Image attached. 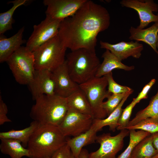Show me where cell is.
Listing matches in <instances>:
<instances>
[{
  "instance_id": "obj_38",
  "label": "cell",
  "mask_w": 158,
  "mask_h": 158,
  "mask_svg": "<svg viewBox=\"0 0 158 158\" xmlns=\"http://www.w3.org/2000/svg\"><path fill=\"white\" fill-rule=\"evenodd\" d=\"M71 158H74L73 156L72 155V153H71Z\"/></svg>"
},
{
  "instance_id": "obj_33",
  "label": "cell",
  "mask_w": 158,
  "mask_h": 158,
  "mask_svg": "<svg viewBox=\"0 0 158 158\" xmlns=\"http://www.w3.org/2000/svg\"><path fill=\"white\" fill-rule=\"evenodd\" d=\"M71 154L70 147L66 143L56 151L51 158H71Z\"/></svg>"
},
{
  "instance_id": "obj_36",
  "label": "cell",
  "mask_w": 158,
  "mask_h": 158,
  "mask_svg": "<svg viewBox=\"0 0 158 158\" xmlns=\"http://www.w3.org/2000/svg\"><path fill=\"white\" fill-rule=\"evenodd\" d=\"M89 153L86 149L83 148L78 158H88Z\"/></svg>"
},
{
  "instance_id": "obj_3",
  "label": "cell",
  "mask_w": 158,
  "mask_h": 158,
  "mask_svg": "<svg viewBox=\"0 0 158 158\" xmlns=\"http://www.w3.org/2000/svg\"><path fill=\"white\" fill-rule=\"evenodd\" d=\"M30 116L41 125L58 126L63 121L68 110L67 98L56 95H43L35 100Z\"/></svg>"
},
{
  "instance_id": "obj_23",
  "label": "cell",
  "mask_w": 158,
  "mask_h": 158,
  "mask_svg": "<svg viewBox=\"0 0 158 158\" xmlns=\"http://www.w3.org/2000/svg\"><path fill=\"white\" fill-rule=\"evenodd\" d=\"M67 99L69 108L93 117L90 104L85 94L80 88Z\"/></svg>"
},
{
  "instance_id": "obj_22",
  "label": "cell",
  "mask_w": 158,
  "mask_h": 158,
  "mask_svg": "<svg viewBox=\"0 0 158 158\" xmlns=\"http://www.w3.org/2000/svg\"><path fill=\"white\" fill-rule=\"evenodd\" d=\"M0 150L5 154L9 155L11 158H21L24 156L30 158L29 151L17 140L9 139H0Z\"/></svg>"
},
{
  "instance_id": "obj_11",
  "label": "cell",
  "mask_w": 158,
  "mask_h": 158,
  "mask_svg": "<svg viewBox=\"0 0 158 158\" xmlns=\"http://www.w3.org/2000/svg\"><path fill=\"white\" fill-rule=\"evenodd\" d=\"M87 0H44L46 16L61 21L73 15Z\"/></svg>"
},
{
  "instance_id": "obj_30",
  "label": "cell",
  "mask_w": 158,
  "mask_h": 158,
  "mask_svg": "<svg viewBox=\"0 0 158 158\" xmlns=\"http://www.w3.org/2000/svg\"><path fill=\"white\" fill-rule=\"evenodd\" d=\"M104 76L106 77L107 81L108 86L107 90L110 93L118 94L126 93L133 90L129 87L122 85L116 83L113 79L112 72L107 74Z\"/></svg>"
},
{
  "instance_id": "obj_40",
  "label": "cell",
  "mask_w": 158,
  "mask_h": 158,
  "mask_svg": "<svg viewBox=\"0 0 158 158\" xmlns=\"http://www.w3.org/2000/svg\"><path fill=\"white\" fill-rule=\"evenodd\" d=\"M157 15L158 16V13L157 14Z\"/></svg>"
},
{
  "instance_id": "obj_16",
  "label": "cell",
  "mask_w": 158,
  "mask_h": 158,
  "mask_svg": "<svg viewBox=\"0 0 158 158\" xmlns=\"http://www.w3.org/2000/svg\"><path fill=\"white\" fill-rule=\"evenodd\" d=\"M129 39L139 42H143L148 44L158 55L157 43L158 41V21L146 29H140L131 26L129 30Z\"/></svg>"
},
{
  "instance_id": "obj_27",
  "label": "cell",
  "mask_w": 158,
  "mask_h": 158,
  "mask_svg": "<svg viewBox=\"0 0 158 158\" xmlns=\"http://www.w3.org/2000/svg\"><path fill=\"white\" fill-rule=\"evenodd\" d=\"M130 140L126 149L116 158H130L131 153L136 145L142 140L151 134L143 130H129Z\"/></svg>"
},
{
  "instance_id": "obj_26",
  "label": "cell",
  "mask_w": 158,
  "mask_h": 158,
  "mask_svg": "<svg viewBox=\"0 0 158 158\" xmlns=\"http://www.w3.org/2000/svg\"><path fill=\"white\" fill-rule=\"evenodd\" d=\"M27 0H15L10 1L8 3H12L13 6L7 11L0 13V34L2 35L6 31L12 28L13 16L16 9L25 4Z\"/></svg>"
},
{
  "instance_id": "obj_35",
  "label": "cell",
  "mask_w": 158,
  "mask_h": 158,
  "mask_svg": "<svg viewBox=\"0 0 158 158\" xmlns=\"http://www.w3.org/2000/svg\"><path fill=\"white\" fill-rule=\"evenodd\" d=\"M152 143L154 147L158 153V132L152 134Z\"/></svg>"
},
{
  "instance_id": "obj_29",
  "label": "cell",
  "mask_w": 158,
  "mask_h": 158,
  "mask_svg": "<svg viewBox=\"0 0 158 158\" xmlns=\"http://www.w3.org/2000/svg\"><path fill=\"white\" fill-rule=\"evenodd\" d=\"M133 90L130 92L118 94H111L107 100L103 102L102 107L106 112L107 116L112 112L118 106L123 98L130 93H133Z\"/></svg>"
},
{
  "instance_id": "obj_1",
  "label": "cell",
  "mask_w": 158,
  "mask_h": 158,
  "mask_svg": "<svg viewBox=\"0 0 158 158\" xmlns=\"http://www.w3.org/2000/svg\"><path fill=\"white\" fill-rule=\"evenodd\" d=\"M110 21L105 7L87 0L73 15L61 21L58 35L63 45L71 51H95L97 35L109 28Z\"/></svg>"
},
{
  "instance_id": "obj_6",
  "label": "cell",
  "mask_w": 158,
  "mask_h": 158,
  "mask_svg": "<svg viewBox=\"0 0 158 158\" xmlns=\"http://www.w3.org/2000/svg\"><path fill=\"white\" fill-rule=\"evenodd\" d=\"M90 104L94 119H103L107 116L102 108L104 100L111 94L107 90L108 83L106 77H95L79 85Z\"/></svg>"
},
{
  "instance_id": "obj_10",
  "label": "cell",
  "mask_w": 158,
  "mask_h": 158,
  "mask_svg": "<svg viewBox=\"0 0 158 158\" xmlns=\"http://www.w3.org/2000/svg\"><path fill=\"white\" fill-rule=\"evenodd\" d=\"M61 21L47 16L40 24L33 26V30L26 47L33 52L40 46L57 36Z\"/></svg>"
},
{
  "instance_id": "obj_21",
  "label": "cell",
  "mask_w": 158,
  "mask_h": 158,
  "mask_svg": "<svg viewBox=\"0 0 158 158\" xmlns=\"http://www.w3.org/2000/svg\"><path fill=\"white\" fill-rule=\"evenodd\" d=\"M41 125L37 121H33L29 126L23 129L18 130L12 129L0 132V138L16 140L22 143L24 147H26L32 135Z\"/></svg>"
},
{
  "instance_id": "obj_32",
  "label": "cell",
  "mask_w": 158,
  "mask_h": 158,
  "mask_svg": "<svg viewBox=\"0 0 158 158\" xmlns=\"http://www.w3.org/2000/svg\"><path fill=\"white\" fill-rule=\"evenodd\" d=\"M156 80L155 79H152L143 87L141 91L139 93L137 97L133 99L137 104L142 99H147L148 93L151 88L155 83Z\"/></svg>"
},
{
  "instance_id": "obj_14",
  "label": "cell",
  "mask_w": 158,
  "mask_h": 158,
  "mask_svg": "<svg viewBox=\"0 0 158 158\" xmlns=\"http://www.w3.org/2000/svg\"><path fill=\"white\" fill-rule=\"evenodd\" d=\"M54 82L55 95L67 98L80 89L70 76L65 62L51 72Z\"/></svg>"
},
{
  "instance_id": "obj_39",
  "label": "cell",
  "mask_w": 158,
  "mask_h": 158,
  "mask_svg": "<svg viewBox=\"0 0 158 158\" xmlns=\"http://www.w3.org/2000/svg\"><path fill=\"white\" fill-rule=\"evenodd\" d=\"M156 46H157V49H158V41H157V42Z\"/></svg>"
},
{
  "instance_id": "obj_9",
  "label": "cell",
  "mask_w": 158,
  "mask_h": 158,
  "mask_svg": "<svg viewBox=\"0 0 158 158\" xmlns=\"http://www.w3.org/2000/svg\"><path fill=\"white\" fill-rule=\"evenodd\" d=\"M94 118L92 116L69 108L63 121L58 126L64 136L76 137L89 130Z\"/></svg>"
},
{
  "instance_id": "obj_37",
  "label": "cell",
  "mask_w": 158,
  "mask_h": 158,
  "mask_svg": "<svg viewBox=\"0 0 158 158\" xmlns=\"http://www.w3.org/2000/svg\"><path fill=\"white\" fill-rule=\"evenodd\" d=\"M152 158H158V153L153 157Z\"/></svg>"
},
{
  "instance_id": "obj_13",
  "label": "cell",
  "mask_w": 158,
  "mask_h": 158,
  "mask_svg": "<svg viewBox=\"0 0 158 158\" xmlns=\"http://www.w3.org/2000/svg\"><path fill=\"white\" fill-rule=\"evenodd\" d=\"M34 100L43 95H55V86L52 72L45 70H36L28 84Z\"/></svg>"
},
{
  "instance_id": "obj_24",
  "label": "cell",
  "mask_w": 158,
  "mask_h": 158,
  "mask_svg": "<svg viewBox=\"0 0 158 158\" xmlns=\"http://www.w3.org/2000/svg\"><path fill=\"white\" fill-rule=\"evenodd\" d=\"M148 118H152L158 122V89L156 95L151 98L148 105L136 114L134 117L130 121L127 127L134 125Z\"/></svg>"
},
{
  "instance_id": "obj_17",
  "label": "cell",
  "mask_w": 158,
  "mask_h": 158,
  "mask_svg": "<svg viewBox=\"0 0 158 158\" xmlns=\"http://www.w3.org/2000/svg\"><path fill=\"white\" fill-rule=\"evenodd\" d=\"M24 27L11 37L7 38L0 35V62L7 61L11 55L24 42L23 39Z\"/></svg>"
},
{
  "instance_id": "obj_25",
  "label": "cell",
  "mask_w": 158,
  "mask_h": 158,
  "mask_svg": "<svg viewBox=\"0 0 158 158\" xmlns=\"http://www.w3.org/2000/svg\"><path fill=\"white\" fill-rule=\"evenodd\" d=\"M157 154L152 143V135L140 141L133 150L130 158H152Z\"/></svg>"
},
{
  "instance_id": "obj_2",
  "label": "cell",
  "mask_w": 158,
  "mask_h": 158,
  "mask_svg": "<svg viewBox=\"0 0 158 158\" xmlns=\"http://www.w3.org/2000/svg\"><path fill=\"white\" fill-rule=\"evenodd\" d=\"M66 143V137L58 126L41 125L30 137L27 149L30 158H51Z\"/></svg>"
},
{
  "instance_id": "obj_8",
  "label": "cell",
  "mask_w": 158,
  "mask_h": 158,
  "mask_svg": "<svg viewBox=\"0 0 158 158\" xmlns=\"http://www.w3.org/2000/svg\"><path fill=\"white\" fill-rule=\"evenodd\" d=\"M129 135V130L123 129L114 136L109 133L97 136L96 141L100 147L96 151L89 153L88 158H116V154L123 147L124 138Z\"/></svg>"
},
{
  "instance_id": "obj_12",
  "label": "cell",
  "mask_w": 158,
  "mask_h": 158,
  "mask_svg": "<svg viewBox=\"0 0 158 158\" xmlns=\"http://www.w3.org/2000/svg\"><path fill=\"white\" fill-rule=\"evenodd\" d=\"M120 4L123 7L133 9L139 15L140 23L137 28L143 29L149 23L158 21V16L153 12L158 11V4L152 0H122Z\"/></svg>"
},
{
  "instance_id": "obj_28",
  "label": "cell",
  "mask_w": 158,
  "mask_h": 158,
  "mask_svg": "<svg viewBox=\"0 0 158 158\" xmlns=\"http://www.w3.org/2000/svg\"><path fill=\"white\" fill-rule=\"evenodd\" d=\"M125 129L140 130L152 134L158 132V122L151 118H146L134 125L126 127Z\"/></svg>"
},
{
  "instance_id": "obj_5",
  "label": "cell",
  "mask_w": 158,
  "mask_h": 158,
  "mask_svg": "<svg viewBox=\"0 0 158 158\" xmlns=\"http://www.w3.org/2000/svg\"><path fill=\"white\" fill-rule=\"evenodd\" d=\"M66 49L58 35L42 44L33 52L35 69L53 71L64 63Z\"/></svg>"
},
{
  "instance_id": "obj_20",
  "label": "cell",
  "mask_w": 158,
  "mask_h": 158,
  "mask_svg": "<svg viewBox=\"0 0 158 158\" xmlns=\"http://www.w3.org/2000/svg\"><path fill=\"white\" fill-rule=\"evenodd\" d=\"M130 93L122 99L117 108L107 117L103 119H94L92 126L97 132L104 126H108L109 130L115 132L118 126V121L123 110L122 107L130 95Z\"/></svg>"
},
{
  "instance_id": "obj_15",
  "label": "cell",
  "mask_w": 158,
  "mask_h": 158,
  "mask_svg": "<svg viewBox=\"0 0 158 158\" xmlns=\"http://www.w3.org/2000/svg\"><path fill=\"white\" fill-rule=\"evenodd\" d=\"M99 43L101 48L109 50L121 61L130 56L139 58L143 49V45L136 41H121L113 44L100 41Z\"/></svg>"
},
{
  "instance_id": "obj_7",
  "label": "cell",
  "mask_w": 158,
  "mask_h": 158,
  "mask_svg": "<svg viewBox=\"0 0 158 158\" xmlns=\"http://www.w3.org/2000/svg\"><path fill=\"white\" fill-rule=\"evenodd\" d=\"M6 62L16 81L21 85H28L35 70L33 52L26 47L21 46Z\"/></svg>"
},
{
  "instance_id": "obj_31",
  "label": "cell",
  "mask_w": 158,
  "mask_h": 158,
  "mask_svg": "<svg viewBox=\"0 0 158 158\" xmlns=\"http://www.w3.org/2000/svg\"><path fill=\"white\" fill-rule=\"evenodd\" d=\"M137 103L133 100L131 103L128 105L123 111L118 121V126L116 128L117 130L125 129L130 121L133 109Z\"/></svg>"
},
{
  "instance_id": "obj_34",
  "label": "cell",
  "mask_w": 158,
  "mask_h": 158,
  "mask_svg": "<svg viewBox=\"0 0 158 158\" xmlns=\"http://www.w3.org/2000/svg\"><path fill=\"white\" fill-rule=\"evenodd\" d=\"M8 109L6 104L3 100L1 97H0V125H1L5 123L11 122V121L9 119L6 115Z\"/></svg>"
},
{
  "instance_id": "obj_19",
  "label": "cell",
  "mask_w": 158,
  "mask_h": 158,
  "mask_svg": "<svg viewBox=\"0 0 158 158\" xmlns=\"http://www.w3.org/2000/svg\"><path fill=\"white\" fill-rule=\"evenodd\" d=\"M97 132L92 125L87 132L71 138H66V143L71 149L74 158H78L83 147L95 142L97 136Z\"/></svg>"
},
{
  "instance_id": "obj_4",
  "label": "cell",
  "mask_w": 158,
  "mask_h": 158,
  "mask_svg": "<svg viewBox=\"0 0 158 158\" xmlns=\"http://www.w3.org/2000/svg\"><path fill=\"white\" fill-rule=\"evenodd\" d=\"M65 62L71 78L79 85L95 77L101 64L95 51L85 48L71 51Z\"/></svg>"
},
{
  "instance_id": "obj_18",
  "label": "cell",
  "mask_w": 158,
  "mask_h": 158,
  "mask_svg": "<svg viewBox=\"0 0 158 158\" xmlns=\"http://www.w3.org/2000/svg\"><path fill=\"white\" fill-rule=\"evenodd\" d=\"M103 59L96 74L95 77H101L112 72L115 69H121L127 71H131L135 68L133 66H128L122 63L117 57L109 50L106 49L103 54Z\"/></svg>"
}]
</instances>
